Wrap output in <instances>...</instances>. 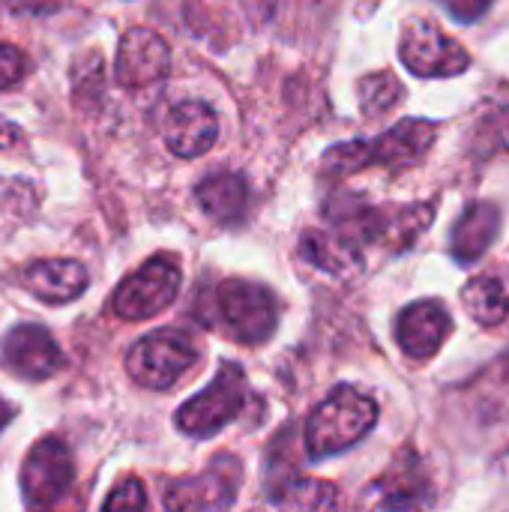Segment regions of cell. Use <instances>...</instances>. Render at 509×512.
I'll return each instance as SVG.
<instances>
[{
	"label": "cell",
	"mask_w": 509,
	"mask_h": 512,
	"mask_svg": "<svg viewBox=\"0 0 509 512\" xmlns=\"http://www.w3.org/2000/svg\"><path fill=\"white\" fill-rule=\"evenodd\" d=\"M435 135L438 126L429 120H402L372 141H348L330 147L324 156V171L333 177H348L372 165L387 171H405L426 156V150L435 144Z\"/></svg>",
	"instance_id": "6da1fadb"
},
{
	"label": "cell",
	"mask_w": 509,
	"mask_h": 512,
	"mask_svg": "<svg viewBox=\"0 0 509 512\" xmlns=\"http://www.w3.org/2000/svg\"><path fill=\"white\" fill-rule=\"evenodd\" d=\"M378 423V405L372 396L339 387L306 420V450L315 462L339 456L360 444Z\"/></svg>",
	"instance_id": "7a4b0ae2"
},
{
	"label": "cell",
	"mask_w": 509,
	"mask_h": 512,
	"mask_svg": "<svg viewBox=\"0 0 509 512\" xmlns=\"http://www.w3.org/2000/svg\"><path fill=\"white\" fill-rule=\"evenodd\" d=\"M207 324H219L240 345H261L273 336L279 321V306L273 294L246 279H225L207 297Z\"/></svg>",
	"instance_id": "3957f363"
},
{
	"label": "cell",
	"mask_w": 509,
	"mask_h": 512,
	"mask_svg": "<svg viewBox=\"0 0 509 512\" xmlns=\"http://www.w3.org/2000/svg\"><path fill=\"white\" fill-rule=\"evenodd\" d=\"M195 357L198 348L186 330L162 327L132 345V351L126 354V369L132 381H138L141 387L168 390L192 369Z\"/></svg>",
	"instance_id": "277c9868"
},
{
	"label": "cell",
	"mask_w": 509,
	"mask_h": 512,
	"mask_svg": "<svg viewBox=\"0 0 509 512\" xmlns=\"http://www.w3.org/2000/svg\"><path fill=\"white\" fill-rule=\"evenodd\" d=\"M246 405V375L240 366L225 363L219 375L204 387L198 396H192L177 411V429L192 438H210L219 429H225L231 420L243 414Z\"/></svg>",
	"instance_id": "5b68a950"
},
{
	"label": "cell",
	"mask_w": 509,
	"mask_h": 512,
	"mask_svg": "<svg viewBox=\"0 0 509 512\" xmlns=\"http://www.w3.org/2000/svg\"><path fill=\"white\" fill-rule=\"evenodd\" d=\"M180 264L171 255H156L147 264H141L132 276H126L114 297L111 312L123 321H144L159 315L180 291Z\"/></svg>",
	"instance_id": "8992f818"
},
{
	"label": "cell",
	"mask_w": 509,
	"mask_h": 512,
	"mask_svg": "<svg viewBox=\"0 0 509 512\" xmlns=\"http://www.w3.org/2000/svg\"><path fill=\"white\" fill-rule=\"evenodd\" d=\"M399 57L420 78H453L471 66V54L456 39L441 33L438 24L423 18L405 24Z\"/></svg>",
	"instance_id": "52a82bcc"
},
{
	"label": "cell",
	"mask_w": 509,
	"mask_h": 512,
	"mask_svg": "<svg viewBox=\"0 0 509 512\" xmlns=\"http://www.w3.org/2000/svg\"><path fill=\"white\" fill-rule=\"evenodd\" d=\"M72 477H75V465L69 447L60 438H42L39 444H33L21 468L24 501L30 507H51L66 495Z\"/></svg>",
	"instance_id": "ba28073f"
},
{
	"label": "cell",
	"mask_w": 509,
	"mask_h": 512,
	"mask_svg": "<svg viewBox=\"0 0 509 512\" xmlns=\"http://www.w3.org/2000/svg\"><path fill=\"white\" fill-rule=\"evenodd\" d=\"M171 69V51L165 39L153 30L132 27L117 48L114 75L123 87H147L168 75Z\"/></svg>",
	"instance_id": "9c48e42d"
},
{
	"label": "cell",
	"mask_w": 509,
	"mask_h": 512,
	"mask_svg": "<svg viewBox=\"0 0 509 512\" xmlns=\"http://www.w3.org/2000/svg\"><path fill=\"white\" fill-rule=\"evenodd\" d=\"M0 357L9 372L27 381H42L63 366V354L51 333L39 324H18L6 333Z\"/></svg>",
	"instance_id": "30bf717a"
},
{
	"label": "cell",
	"mask_w": 509,
	"mask_h": 512,
	"mask_svg": "<svg viewBox=\"0 0 509 512\" xmlns=\"http://www.w3.org/2000/svg\"><path fill=\"white\" fill-rule=\"evenodd\" d=\"M450 333H453L450 312L438 300H417L408 309H402L396 321V339L402 351L414 360L435 357Z\"/></svg>",
	"instance_id": "8fae6325"
},
{
	"label": "cell",
	"mask_w": 509,
	"mask_h": 512,
	"mask_svg": "<svg viewBox=\"0 0 509 512\" xmlns=\"http://www.w3.org/2000/svg\"><path fill=\"white\" fill-rule=\"evenodd\" d=\"M219 138V114L198 99L180 102L168 111L165 120V144L180 159L204 156Z\"/></svg>",
	"instance_id": "7c38bea8"
},
{
	"label": "cell",
	"mask_w": 509,
	"mask_h": 512,
	"mask_svg": "<svg viewBox=\"0 0 509 512\" xmlns=\"http://www.w3.org/2000/svg\"><path fill=\"white\" fill-rule=\"evenodd\" d=\"M237 483H240L237 465L216 462L207 474L168 486L165 507H171V510H225L237 498Z\"/></svg>",
	"instance_id": "4fadbf2b"
},
{
	"label": "cell",
	"mask_w": 509,
	"mask_h": 512,
	"mask_svg": "<svg viewBox=\"0 0 509 512\" xmlns=\"http://www.w3.org/2000/svg\"><path fill=\"white\" fill-rule=\"evenodd\" d=\"M375 507L384 510H417L432 504V486L426 480L423 462L408 450L402 459L393 462V468L372 486Z\"/></svg>",
	"instance_id": "5bb4252c"
},
{
	"label": "cell",
	"mask_w": 509,
	"mask_h": 512,
	"mask_svg": "<svg viewBox=\"0 0 509 512\" xmlns=\"http://www.w3.org/2000/svg\"><path fill=\"white\" fill-rule=\"evenodd\" d=\"M21 285L42 303H69L90 285L87 270L69 258H45L24 270Z\"/></svg>",
	"instance_id": "9a60e30c"
},
{
	"label": "cell",
	"mask_w": 509,
	"mask_h": 512,
	"mask_svg": "<svg viewBox=\"0 0 509 512\" xmlns=\"http://www.w3.org/2000/svg\"><path fill=\"white\" fill-rule=\"evenodd\" d=\"M498 228H501V210L495 204H489V201L471 204L453 228V237H450L453 258L459 264L477 261L498 237Z\"/></svg>",
	"instance_id": "2e32d148"
},
{
	"label": "cell",
	"mask_w": 509,
	"mask_h": 512,
	"mask_svg": "<svg viewBox=\"0 0 509 512\" xmlns=\"http://www.w3.org/2000/svg\"><path fill=\"white\" fill-rule=\"evenodd\" d=\"M198 207L219 225H237L249 204V186L240 174H213L195 186Z\"/></svg>",
	"instance_id": "e0dca14e"
},
{
	"label": "cell",
	"mask_w": 509,
	"mask_h": 512,
	"mask_svg": "<svg viewBox=\"0 0 509 512\" xmlns=\"http://www.w3.org/2000/svg\"><path fill=\"white\" fill-rule=\"evenodd\" d=\"M300 252L309 264L333 276H345L360 267V246L339 231H306Z\"/></svg>",
	"instance_id": "ac0fdd59"
},
{
	"label": "cell",
	"mask_w": 509,
	"mask_h": 512,
	"mask_svg": "<svg viewBox=\"0 0 509 512\" xmlns=\"http://www.w3.org/2000/svg\"><path fill=\"white\" fill-rule=\"evenodd\" d=\"M462 303L468 309V315L483 324V327H495L509 315V294L504 282L498 276H474L465 291H462Z\"/></svg>",
	"instance_id": "d6986e66"
},
{
	"label": "cell",
	"mask_w": 509,
	"mask_h": 512,
	"mask_svg": "<svg viewBox=\"0 0 509 512\" xmlns=\"http://www.w3.org/2000/svg\"><path fill=\"white\" fill-rule=\"evenodd\" d=\"M276 507H291V510H327L339 504V495L330 483L318 480H291L273 495Z\"/></svg>",
	"instance_id": "ffe728a7"
},
{
	"label": "cell",
	"mask_w": 509,
	"mask_h": 512,
	"mask_svg": "<svg viewBox=\"0 0 509 512\" xmlns=\"http://www.w3.org/2000/svg\"><path fill=\"white\" fill-rule=\"evenodd\" d=\"M402 93H405L402 84H399L390 72L366 75L363 84H360V102H363V111H366L369 117L390 111V108L402 99Z\"/></svg>",
	"instance_id": "44dd1931"
},
{
	"label": "cell",
	"mask_w": 509,
	"mask_h": 512,
	"mask_svg": "<svg viewBox=\"0 0 509 512\" xmlns=\"http://www.w3.org/2000/svg\"><path fill=\"white\" fill-rule=\"evenodd\" d=\"M105 510H144L147 507V492L141 489L138 480H126L120 483L102 504Z\"/></svg>",
	"instance_id": "7402d4cb"
},
{
	"label": "cell",
	"mask_w": 509,
	"mask_h": 512,
	"mask_svg": "<svg viewBox=\"0 0 509 512\" xmlns=\"http://www.w3.org/2000/svg\"><path fill=\"white\" fill-rule=\"evenodd\" d=\"M24 69H27L24 54H21L15 45L0 42V90H3V87H12V84L24 75Z\"/></svg>",
	"instance_id": "603a6c76"
},
{
	"label": "cell",
	"mask_w": 509,
	"mask_h": 512,
	"mask_svg": "<svg viewBox=\"0 0 509 512\" xmlns=\"http://www.w3.org/2000/svg\"><path fill=\"white\" fill-rule=\"evenodd\" d=\"M447 9H450V15L453 18H459V21H477V18H483L486 15V9L492 6V0H441Z\"/></svg>",
	"instance_id": "cb8c5ba5"
},
{
	"label": "cell",
	"mask_w": 509,
	"mask_h": 512,
	"mask_svg": "<svg viewBox=\"0 0 509 512\" xmlns=\"http://www.w3.org/2000/svg\"><path fill=\"white\" fill-rule=\"evenodd\" d=\"M57 0H0V9L9 12H48Z\"/></svg>",
	"instance_id": "d4e9b609"
},
{
	"label": "cell",
	"mask_w": 509,
	"mask_h": 512,
	"mask_svg": "<svg viewBox=\"0 0 509 512\" xmlns=\"http://www.w3.org/2000/svg\"><path fill=\"white\" fill-rule=\"evenodd\" d=\"M9 420H12V408L0 399V432H3V426H6Z\"/></svg>",
	"instance_id": "484cf974"
}]
</instances>
